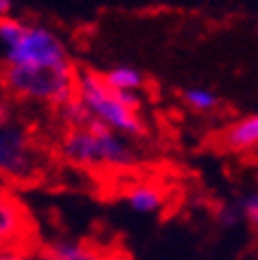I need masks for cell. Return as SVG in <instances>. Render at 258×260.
I'll return each instance as SVG.
<instances>
[{
	"label": "cell",
	"instance_id": "obj_1",
	"mask_svg": "<svg viewBox=\"0 0 258 260\" xmlns=\"http://www.w3.org/2000/svg\"><path fill=\"white\" fill-rule=\"evenodd\" d=\"M75 98L86 107L93 121L119 135L130 140V137H140L147 133V125L140 116L142 95L109 88L100 72L77 70Z\"/></svg>",
	"mask_w": 258,
	"mask_h": 260
},
{
	"label": "cell",
	"instance_id": "obj_2",
	"mask_svg": "<svg viewBox=\"0 0 258 260\" xmlns=\"http://www.w3.org/2000/svg\"><path fill=\"white\" fill-rule=\"evenodd\" d=\"M61 156L77 168L124 170L137 162V149L128 137L105 128L98 121L70 128L61 140Z\"/></svg>",
	"mask_w": 258,
	"mask_h": 260
},
{
	"label": "cell",
	"instance_id": "obj_3",
	"mask_svg": "<svg viewBox=\"0 0 258 260\" xmlns=\"http://www.w3.org/2000/svg\"><path fill=\"white\" fill-rule=\"evenodd\" d=\"M3 91L7 95L21 98L28 103H42L51 107H63L75 100L77 68H5L3 70Z\"/></svg>",
	"mask_w": 258,
	"mask_h": 260
},
{
	"label": "cell",
	"instance_id": "obj_4",
	"mask_svg": "<svg viewBox=\"0 0 258 260\" xmlns=\"http://www.w3.org/2000/svg\"><path fill=\"white\" fill-rule=\"evenodd\" d=\"M68 47L63 38L42 23H23L19 38L5 47V68H70Z\"/></svg>",
	"mask_w": 258,
	"mask_h": 260
},
{
	"label": "cell",
	"instance_id": "obj_5",
	"mask_svg": "<svg viewBox=\"0 0 258 260\" xmlns=\"http://www.w3.org/2000/svg\"><path fill=\"white\" fill-rule=\"evenodd\" d=\"M42 156L31 130L21 123H7L0 128V177L7 181H33L40 177Z\"/></svg>",
	"mask_w": 258,
	"mask_h": 260
},
{
	"label": "cell",
	"instance_id": "obj_6",
	"mask_svg": "<svg viewBox=\"0 0 258 260\" xmlns=\"http://www.w3.org/2000/svg\"><path fill=\"white\" fill-rule=\"evenodd\" d=\"M28 214L12 193L0 190V249H21L28 235Z\"/></svg>",
	"mask_w": 258,
	"mask_h": 260
},
{
	"label": "cell",
	"instance_id": "obj_7",
	"mask_svg": "<svg viewBox=\"0 0 258 260\" xmlns=\"http://www.w3.org/2000/svg\"><path fill=\"white\" fill-rule=\"evenodd\" d=\"M33 260H126V258L89 242L59 239V242H51L47 246H40L33 253Z\"/></svg>",
	"mask_w": 258,
	"mask_h": 260
},
{
	"label": "cell",
	"instance_id": "obj_8",
	"mask_svg": "<svg viewBox=\"0 0 258 260\" xmlns=\"http://www.w3.org/2000/svg\"><path fill=\"white\" fill-rule=\"evenodd\" d=\"M219 144L231 153H249L258 149V112L226 125L219 135Z\"/></svg>",
	"mask_w": 258,
	"mask_h": 260
},
{
	"label": "cell",
	"instance_id": "obj_9",
	"mask_svg": "<svg viewBox=\"0 0 258 260\" xmlns=\"http://www.w3.org/2000/svg\"><path fill=\"white\" fill-rule=\"evenodd\" d=\"M126 205L137 214H158L165 205V193L154 184H135L126 190Z\"/></svg>",
	"mask_w": 258,
	"mask_h": 260
},
{
	"label": "cell",
	"instance_id": "obj_10",
	"mask_svg": "<svg viewBox=\"0 0 258 260\" xmlns=\"http://www.w3.org/2000/svg\"><path fill=\"white\" fill-rule=\"evenodd\" d=\"M105 84L114 91H126V93H140L147 84V77L142 75L140 68L135 65H114L109 70L100 72Z\"/></svg>",
	"mask_w": 258,
	"mask_h": 260
},
{
	"label": "cell",
	"instance_id": "obj_11",
	"mask_svg": "<svg viewBox=\"0 0 258 260\" xmlns=\"http://www.w3.org/2000/svg\"><path fill=\"white\" fill-rule=\"evenodd\" d=\"M184 103L191 112H198V114H207L212 109L219 107V95H216L212 88H205V86H191L182 93Z\"/></svg>",
	"mask_w": 258,
	"mask_h": 260
},
{
	"label": "cell",
	"instance_id": "obj_12",
	"mask_svg": "<svg viewBox=\"0 0 258 260\" xmlns=\"http://www.w3.org/2000/svg\"><path fill=\"white\" fill-rule=\"evenodd\" d=\"M240 207H242V216L244 221L251 225V230L258 235V188L251 190V193L244 198L242 202H240Z\"/></svg>",
	"mask_w": 258,
	"mask_h": 260
},
{
	"label": "cell",
	"instance_id": "obj_13",
	"mask_svg": "<svg viewBox=\"0 0 258 260\" xmlns=\"http://www.w3.org/2000/svg\"><path fill=\"white\" fill-rule=\"evenodd\" d=\"M242 221H244V216H242V207L240 205H226L223 209L219 211V223L221 225L235 228V225H240Z\"/></svg>",
	"mask_w": 258,
	"mask_h": 260
},
{
	"label": "cell",
	"instance_id": "obj_14",
	"mask_svg": "<svg viewBox=\"0 0 258 260\" xmlns=\"http://www.w3.org/2000/svg\"><path fill=\"white\" fill-rule=\"evenodd\" d=\"M7 123H12V103L7 98V93L3 91L0 93V128Z\"/></svg>",
	"mask_w": 258,
	"mask_h": 260
},
{
	"label": "cell",
	"instance_id": "obj_15",
	"mask_svg": "<svg viewBox=\"0 0 258 260\" xmlns=\"http://www.w3.org/2000/svg\"><path fill=\"white\" fill-rule=\"evenodd\" d=\"M0 260H33V253L21 249H0Z\"/></svg>",
	"mask_w": 258,
	"mask_h": 260
},
{
	"label": "cell",
	"instance_id": "obj_16",
	"mask_svg": "<svg viewBox=\"0 0 258 260\" xmlns=\"http://www.w3.org/2000/svg\"><path fill=\"white\" fill-rule=\"evenodd\" d=\"M14 12V3L12 0H0V19H7Z\"/></svg>",
	"mask_w": 258,
	"mask_h": 260
},
{
	"label": "cell",
	"instance_id": "obj_17",
	"mask_svg": "<svg viewBox=\"0 0 258 260\" xmlns=\"http://www.w3.org/2000/svg\"><path fill=\"white\" fill-rule=\"evenodd\" d=\"M256 179H258V170H256Z\"/></svg>",
	"mask_w": 258,
	"mask_h": 260
}]
</instances>
